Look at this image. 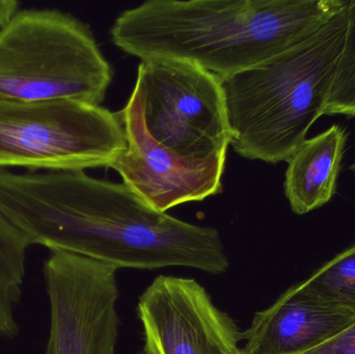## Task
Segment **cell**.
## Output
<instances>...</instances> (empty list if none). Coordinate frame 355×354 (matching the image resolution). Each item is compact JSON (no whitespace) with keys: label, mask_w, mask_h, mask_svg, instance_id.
Segmentation results:
<instances>
[{"label":"cell","mask_w":355,"mask_h":354,"mask_svg":"<svg viewBox=\"0 0 355 354\" xmlns=\"http://www.w3.org/2000/svg\"><path fill=\"white\" fill-rule=\"evenodd\" d=\"M346 141L345 130L334 125L306 139L289 158L284 189L294 213H310L333 199Z\"/></svg>","instance_id":"obj_11"},{"label":"cell","mask_w":355,"mask_h":354,"mask_svg":"<svg viewBox=\"0 0 355 354\" xmlns=\"http://www.w3.org/2000/svg\"><path fill=\"white\" fill-rule=\"evenodd\" d=\"M119 112L73 100L0 102V170L110 168L126 149Z\"/></svg>","instance_id":"obj_5"},{"label":"cell","mask_w":355,"mask_h":354,"mask_svg":"<svg viewBox=\"0 0 355 354\" xmlns=\"http://www.w3.org/2000/svg\"><path fill=\"white\" fill-rule=\"evenodd\" d=\"M349 2L148 0L121 12L110 37L141 60H183L225 79L304 43Z\"/></svg>","instance_id":"obj_2"},{"label":"cell","mask_w":355,"mask_h":354,"mask_svg":"<svg viewBox=\"0 0 355 354\" xmlns=\"http://www.w3.org/2000/svg\"><path fill=\"white\" fill-rule=\"evenodd\" d=\"M352 172H354V174H355V163L354 164V166H352Z\"/></svg>","instance_id":"obj_17"},{"label":"cell","mask_w":355,"mask_h":354,"mask_svg":"<svg viewBox=\"0 0 355 354\" xmlns=\"http://www.w3.org/2000/svg\"><path fill=\"white\" fill-rule=\"evenodd\" d=\"M355 321L354 316L321 307L292 286L258 312L242 334L245 354H302L316 348Z\"/></svg>","instance_id":"obj_10"},{"label":"cell","mask_w":355,"mask_h":354,"mask_svg":"<svg viewBox=\"0 0 355 354\" xmlns=\"http://www.w3.org/2000/svg\"><path fill=\"white\" fill-rule=\"evenodd\" d=\"M131 95L149 134L196 159L227 156L232 134L221 79L192 62L141 60Z\"/></svg>","instance_id":"obj_6"},{"label":"cell","mask_w":355,"mask_h":354,"mask_svg":"<svg viewBox=\"0 0 355 354\" xmlns=\"http://www.w3.org/2000/svg\"><path fill=\"white\" fill-rule=\"evenodd\" d=\"M141 354H145V353H141Z\"/></svg>","instance_id":"obj_19"},{"label":"cell","mask_w":355,"mask_h":354,"mask_svg":"<svg viewBox=\"0 0 355 354\" xmlns=\"http://www.w3.org/2000/svg\"><path fill=\"white\" fill-rule=\"evenodd\" d=\"M112 77L91 27L72 14L20 10L0 29V102L101 105Z\"/></svg>","instance_id":"obj_4"},{"label":"cell","mask_w":355,"mask_h":354,"mask_svg":"<svg viewBox=\"0 0 355 354\" xmlns=\"http://www.w3.org/2000/svg\"><path fill=\"white\" fill-rule=\"evenodd\" d=\"M348 6L300 45L221 79L231 147L238 155L287 162L324 116L345 42Z\"/></svg>","instance_id":"obj_3"},{"label":"cell","mask_w":355,"mask_h":354,"mask_svg":"<svg viewBox=\"0 0 355 354\" xmlns=\"http://www.w3.org/2000/svg\"><path fill=\"white\" fill-rule=\"evenodd\" d=\"M116 270L49 251L43 267L50 321L44 354H114L120 328Z\"/></svg>","instance_id":"obj_7"},{"label":"cell","mask_w":355,"mask_h":354,"mask_svg":"<svg viewBox=\"0 0 355 354\" xmlns=\"http://www.w3.org/2000/svg\"><path fill=\"white\" fill-rule=\"evenodd\" d=\"M302 354H355V321L327 342Z\"/></svg>","instance_id":"obj_15"},{"label":"cell","mask_w":355,"mask_h":354,"mask_svg":"<svg viewBox=\"0 0 355 354\" xmlns=\"http://www.w3.org/2000/svg\"><path fill=\"white\" fill-rule=\"evenodd\" d=\"M239 354H245V353H244L243 351H242V349H241V351H240V353Z\"/></svg>","instance_id":"obj_18"},{"label":"cell","mask_w":355,"mask_h":354,"mask_svg":"<svg viewBox=\"0 0 355 354\" xmlns=\"http://www.w3.org/2000/svg\"><path fill=\"white\" fill-rule=\"evenodd\" d=\"M31 247L27 237L0 213V324L16 319Z\"/></svg>","instance_id":"obj_13"},{"label":"cell","mask_w":355,"mask_h":354,"mask_svg":"<svg viewBox=\"0 0 355 354\" xmlns=\"http://www.w3.org/2000/svg\"><path fill=\"white\" fill-rule=\"evenodd\" d=\"M126 149L110 168L123 183L156 211L189 202H200L223 191L227 156L185 157L156 141L148 132L141 108L132 95L119 112Z\"/></svg>","instance_id":"obj_8"},{"label":"cell","mask_w":355,"mask_h":354,"mask_svg":"<svg viewBox=\"0 0 355 354\" xmlns=\"http://www.w3.org/2000/svg\"><path fill=\"white\" fill-rule=\"evenodd\" d=\"M0 213L31 247L76 254L116 269H229L216 229L156 211L124 183L85 172L0 170Z\"/></svg>","instance_id":"obj_1"},{"label":"cell","mask_w":355,"mask_h":354,"mask_svg":"<svg viewBox=\"0 0 355 354\" xmlns=\"http://www.w3.org/2000/svg\"><path fill=\"white\" fill-rule=\"evenodd\" d=\"M20 4L17 0H0V29L3 28L21 10Z\"/></svg>","instance_id":"obj_16"},{"label":"cell","mask_w":355,"mask_h":354,"mask_svg":"<svg viewBox=\"0 0 355 354\" xmlns=\"http://www.w3.org/2000/svg\"><path fill=\"white\" fill-rule=\"evenodd\" d=\"M145 354H239L242 334L191 278L159 276L137 306Z\"/></svg>","instance_id":"obj_9"},{"label":"cell","mask_w":355,"mask_h":354,"mask_svg":"<svg viewBox=\"0 0 355 354\" xmlns=\"http://www.w3.org/2000/svg\"><path fill=\"white\" fill-rule=\"evenodd\" d=\"M355 116V0L347 10V31L324 116Z\"/></svg>","instance_id":"obj_14"},{"label":"cell","mask_w":355,"mask_h":354,"mask_svg":"<svg viewBox=\"0 0 355 354\" xmlns=\"http://www.w3.org/2000/svg\"><path fill=\"white\" fill-rule=\"evenodd\" d=\"M295 287L321 307L355 317V243Z\"/></svg>","instance_id":"obj_12"}]
</instances>
